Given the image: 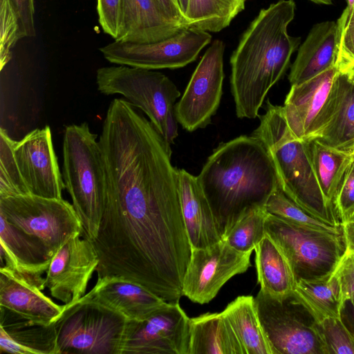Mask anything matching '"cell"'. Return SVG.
Wrapping results in <instances>:
<instances>
[{"label":"cell","instance_id":"obj_1","mask_svg":"<svg viewBox=\"0 0 354 354\" xmlns=\"http://www.w3.org/2000/svg\"><path fill=\"white\" fill-rule=\"evenodd\" d=\"M295 9L293 0L261 9L232 53L230 85L238 118L259 116L267 93L288 70L301 41L288 33Z\"/></svg>","mask_w":354,"mask_h":354},{"label":"cell","instance_id":"obj_2","mask_svg":"<svg viewBox=\"0 0 354 354\" xmlns=\"http://www.w3.org/2000/svg\"><path fill=\"white\" fill-rule=\"evenodd\" d=\"M196 177L222 239L245 212L265 206L269 196L279 187L266 149L252 135L221 142Z\"/></svg>","mask_w":354,"mask_h":354},{"label":"cell","instance_id":"obj_3","mask_svg":"<svg viewBox=\"0 0 354 354\" xmlns=\"http://www.w3.org/2000/svg\"><path fill=\"white\" fill-rule=\"evenodd\" d=\"M252 136L261 141L274 167L279 187L294 202L317 218L342 226L322 194L314 171L309 142L295 136L282 106L268 100L265 114Z\"/></svg>","mask_w":354,"mask_h":354},{"label":"cell","instance_id":"obj_4","mask_svg":"<svg viewBox=\"0 0 354 354\" xmlns=\"http://www.w3.org/2000/svg\"><path fill=\"white\" fill-rule=\"evenodd\" d=\"M62 177L81 221L82 236L93 242L103 213L106 171L97 135L86 122L65 128Z\"/></svg>","mask_w":354,"mask_h":354},{"label":"cell","instance_id":"obj_5","mask_svg":"<svg viewBox=\"0 0 354 354\" xmlns=\"http://www.w3.org/2000/svg\"><path fill=\"white\" fill-rule=\"evenodd\" d=\"M97 90L106 95L119 94L142 110L169 145L178 136L175 114L180 93L165 75L125 65L104 66L96 72Z\"/></svg>","mask_w":354,"mask_h":354},{"label":"cell","instance_id":"obj_6","mask_svg":"<svg viewBox=\"0 0 354 354\" xmlns=\"http://www.w3.org/2000/svg\"><path fill=\"white\" fill-rule=\"evenodd\" d=\"M127 322L120 313L85 295L64 304L55 324V354H121Z\"/></svg>","mask_w":354,"mask_h":354},{"label":"cell","instance_id":"obj_7","mask_svg":"<svg viewBox=\"0 0 354 354\" xmlns=\"http://www.w3.org/2000/svg\"><path fill=\"white\" fill-rule=\"evenodd\" d=\"M265 231L283 252L296 281L330 274L346 248L343 234L295 225L268 213Z\"/></svg>","mask_w":354,"mask_h":354},{"label":"cell","instance_id":"obj_8","mask_svg":"<svg viewBox=\"0 0 354 354\" xmlns=\"http://www.w3.org/2000/svg\"><path fill=\"white\" fill-rule=\"evenodd\" d=\"M0 214L37 238L51 259L72 236L83 234L81 221L73 205L63 198L32 194L0 198Z\"/></svg>","mask_w":354,"mask_h":354},{"label":"cell","instance_id":"obj_9","mask_svg":"<svg viewBox=\"0 0 354 354\" xmlns=\"http://www.w3.org/2000/svg\"><path fill=\"white\" fill-rule=\"evenodd\" d=\"M254 303L273 354H324L317 322L293 292L277 298L260 290Z\"/></svg>","mask_w":354,"mask_h":354},{"label":"cell","instance_id":"obj_10","mask_svg":"<svg viewBox=\"0 0 354 354\" xmlns=\"http://www.w3.org/2000/svg\"><path fill=\"white\" fill-rule=\"evenodd\" d=\"M212 41L209 32L192 28L156 42L137 44L116 41L100 48L111 63L149 70L178 68L197 58Z\"/></svg>","mask_w":354,"mask_h":354},{"label":"cell","instance_id":"obj_11","mask_svg":"<svg viewBox=\"0 0 354 354\" xmlns=\"http://www.w3.org/2000/svg\"><path fill=\"white\" fill-rule=\"evenodd\" d=\"M225 44L215 39L195 68L180 100L175 105L178 123L189 132L212 122L223 94Z\"/></svg>","mask_w":354,"mask_h":354},{"label":"cell","instance_id":"obj_12","mask_svg":"<svg viewBox=\"0 0 354 354\" xmlns=\"http://www.w3.org/2000/svg\"><path fill=\"white\" fill-rule=\"evenodd\" d=\"M189 317L179 301L128 321L121 354H189Z\"/></svg>","mask_w":354,"mask_h":354},{"label":"cell","instance_id":"obj_13","mask_svg":"<svg viewBox=\"0 0 354 354\" xmlns=\"http://www.w3.org/2000/svg\"><path fill=\"white\" fill-rule=\"evenodd\" d=\"M251 254L234 250L223 239L204 248H192L183 296L200 304L209 303L228 280L248 270Z\"/></svg>","mask_w":354,"mask_h":354},{"label":"cell","instance_id":"obj_14","mask_svg":"<svg viewBox=\"0 0 354 354\" xmlns=\"http://www.w3.org/2000/svg\"><path fill=\"white\" fill-rule=\"evenodd\" d=\"M77 234L53 257L44 278V286L53 297L73 304L86 295L89 280L99 264V257L90 240Z\"/></svg>","mask_w":354,"mask_h":354},{"label":"cell","instance_id":"obj_15","mask_svg":"<svg viewBox=\"0 0 354 354\" xmlns=\"http://www.w3.org/2000/svg\"><path fill=\"white\" fill-rule=\"evenodd\" d=\"M15 156L30 194L62 199L65 187L50 128L35 129L16 141Z\"/></svg>","mask_w":354,"mask_h":354},{"label":"cell","instance_id":"obj_16","mask_svg":"<svg viewBox=\"0 0 354 354\" xmlns=\"http://www.w3.org/2000/svg\"><path fill=\"white\" fill-rule=\"evenodd\" d=\"M337 73L335 66L301 84L291 85L282 109L288 127L297 138H317Z\"/></svg>","mask_w":354,"mask_h":354},{"label":"cell","instance_id":"obj_17","mask_svg":"<svg viewBox=\"0 0 354 354\" xmlns=\"http://www.w3.org/2000/svg\"><path fill=\"white\" fill-rule=\"evenodd\" d=\"M43 290L18 272L1 266V313L12 315L15 319L30 324L51 325L61 317L64 305L55 304L41 292Z\"/></svg>","mask_w":354,"mask_h":354},{"label":"cell","instance_id":"obj_18","mask_svg":"<svg viewBox=\"0 0 354 354\" xmlns=\"http://www.w3.org/2000/svg\"><path fill=\"white\" fill-rule=\"evenodd\" d=\"M85 296L116 311L127 321L142 319L167 303L140 284L115 276L97 278Z\"/></svg>","mask_w":354,"mask_h":354},{"label":"cell","instance_id":"obj_19","mask_svg":"<svg viewBox=\"0 0 354 354\" xmlns=\"http://www.w3.org/2000/svg\"><path fill=\"white\" fill-rule=\"evenodd\" d=\"M342 28L338 21L316 24L299 47L288 80L301 84L336 66Z\"/></svg>","mask_w":354,"mask_h":354},{"label":"cell","instance_id":"obj_20","mask_svg":"<svg viewBox=\"0 0 354 354\" xmlns=\"http://www.w3.org/2000/svg\"><path fill=\"white\" fill-rule=\"evenodd\" d=\"M1 261L31 279L44 289L42 274L47 271L52 259L42 243L35 236L10 223L0 214Z\"/></svg>","mask_w":354,"mask_h":354},{"label":"cell","instance_id":"obj_21","mask_svg":"<svg viewBox=\"0 0 354 354\" xmlns=\"http://www.w3.org/2000/svg\"><path fill=\"white\" fill-rule=\"evenodd\" d=\"M178 192L183 216L192 248H204L222 236L197 177L178 169Z\"/></svg>","mask_w":354,"mask_h":354},{"label":"cell","instance_id":"obj_22","mask_svg":"<svg viewBox=\"0 0 354 354\" xmlns=\"http://www.w3.org/2000/svg\"><path fill=\"white\" fill-rule=\"evenodd\" d=\"M330 147L354 151V81L337 73L323 127L316 138Z\"/></svg>","mask_w":354,"mask_h":354},{"label":"cell","instance_id":"obj_23","mask_svg":"<svg viewBox=\"0 0 354 354\" xmlns=\"http://www.w3.org/2000/svg\"><path fill=\"white\" fill-rule=\"evenodd\" d=\"M183 29L165 15L156 0H123L122 28L116 41L153 43Z\"/></svg>","mask_w":354,"mask_h":354},{"label":"cell","instance_id":"obj_24","mask_svg":"<svg viewBox=\"0 0 354 354\" xmlns=\"http://www.w3.org/2000/svg\"><path fill=\"white\" fill-rule=\"evenodd\" d=\"M189 354H245L232 326L221 313L189 318Z\"/></svg>","mask_w":354,"mask_h":354},{"label":"cell","instance_id":"obj_25","mask_svg":"<svg viewBox=\"0 0 354 354\" xmlns=\"http://www.w3.org/2000/svg\"><path fill=\"white\" fill-rule=\"evenodd\" d=\"M254 251L260 290L277 298L292 294L297 281L280 247L266 234Z\"/></svg>","mask_w":354,"mask_h":354},{"label":"cell","instance_id":"obj_26","mask_svg":"<svg viewBox=\"0 0 354 354\" xmlns=\"http://www.w3.org/2000/svg\"><path fill=\"white\" fill-rule=\"evenodd\" d=\"M55 322L49 326L21 320L0 324L1 353L55 354Z\"/></svg>","mask_w":354,"mask_h":354},{"label":"cell","instance_id":"obj_27","mask_svg":"<svg viewBox=\"0 0 354 354\" xmlns=\"http://www.w3.org/2000/svg\"><path fill=\"white\" fill-rule=\"evenodd\" d=\"M293 293L317 323L326 318L341 317L345 301L339 278L334 271L322 278L297 281Z\"/></svg>","mask_w":354,"mask_h":354},{"label":"cell","instance_id":"obj_28","mask_svg":"<svg viewBox=\"0 0 354 354\" xmlns=\"http://www.w3.org/2000/svg\"><path fill=\"white\" fill-rule=\"evenodd\" d=\"M222 313L232 326L245 354H273L257 314L254 297L239 296L229 303Z\"/></svg>","mask_w":354,"mask_h":354},{"label":"cell","instance_id":"obj_29","mask_svg":"<svg viewBox=\"0 0 354 354\" xmlns=\"http://www.w3.org/2000/svg\"><path fill=\"white\" fill-rule=\"evenodd\" d=\"M308 141L320 189L328 207L336 212V194L344 174L353 160L352 154L330 147L316 139Z\"/></svg>","mask_w":354,"mask_h":354},{"label":"cell","instance_id":"obj_30","mask_svg":"<svg viewBox=\"0 0 354 354\" xmlns=\"http://www.w3.org/2000/svg\"><path fill=\"white\" fill-rule=\"evenodd\" d=\"M247 0H188L187 28L217 32L227 28L242 12Z\"/></svg>","mask_w":354,"mask_h":354},{"label":"cell","instance_id":"obj_31","mask_svg":"<svg viewBox=\"0 0 354 354\" xmlns=\"http://www.w3.org/2000/svg\"><path fill=\"white\" fill-rule=\"evenodd\" d=\"M267 214L265 206L249 209L236 221L223 240L239 252H252L266 235Z\"/></svg>","mask_w":354,"mask_h":354},{"label":"cell","instance_id":"obj_32","mask_svg":"<svg viewBox=\"0 0 354 354\" xmlns=\"http://www.w3.org/2000/svg\"><path fill=\"white\" fill-rule=\"evenodd\" d=\"M266 212L291 223L335 234H342V226L332 225L308 213L279 187L269 196L265 204Z\"/></svg>","mask_w":354,"mask_h":354},{"label":"cell","instance_id":"obj_33","mask_svg":"<svg viewBox=\"0 0 354 354\" xmlns=\"http://www.w3.org/2000/svg\"><path fill=\"white\" fill-rule=\"evenodd\" d=\"M12 139L0 129V198L30 194L18 166Z\"/></svg>","mask_w":354,"mask_h":354},{"label":"cell","instance_id":"obj_34","mask_svg":"<svg viewBox=\"0 0 354 354\" xmlns=\"http://www.w3.org/2000/svg\"><path fill=\"white\" fill-rule=\"evenodd\" d=\"M324 354H354V335L340 317L317 323Z\"/></svg>","mask_w":354,"mask_h":354},{"label":"cell","instance_id":"obj_35","mask_svg":"<svg viewBox=\"0 0 354 354\" xmlns=\"http://www.w3.org/2000/svg\"><path fill=\"white\" fill-rule=\"evenodd\" d=\"M24 38L19 19L8 0H0V69L12 57V48Z\"/></svg>","mask_w":354,"mask_h":354},{"label":"cell","instance_id":"obj_36","mask_svg":"<svg viewBox=\"0 0 354 354\" xmlns=\"http://www.w3.org/2000/svg\"><path fill=\"white\" fill-rule=\"evenodd\" d=\"M335 208L341 223L354 216V160L347 167L335 199Z\"/></svg>","mask_w":354,"mask_h":354},{"label":"cell","instance_id":"obj_37","mask_svg":"<svg viewBox=\"0 0 354 354\" xmlns=\"http://www.w3.org/2000/svg\"><path fill=\"white\" fill-rule=\"evenodd\" d=\"M123 0H97L99 23L103 31L116 40L122 24Z\"/></svg>","mask_w":354,"mask_h":354},{"label":"cell","instance_id":"obj_38","mask_svg":"<svg viewBox=\"0 0 354 354\" xmlns=\"http://www.w3.org/2000/svg\"><path fill=\"white\" fill-rule=\"evenodd\" d=\"M337 21L341 26L342 31L336 67L339 73L354 81V28L345 26L341 16Z\"/></svg>","mask_w":354,"mask_h":354},{"label":"cell","instance_id":"obj_39","mask_svg":"<svg viewBox=\"0 0 354 354\" xmlns=\"http://www.w3.org/2000/svg\"><path fill=\"white\" fill-rule=\"evenodd\" d=\"M334 272L339 278L344 300L346 302L354 295V251L346 250L337 265Z\"/></svg>","mask_w":354,"mask_h":354},{"label":"cell","instance_id":"obj_40","mask_svg":"<svg viewBox=\"0 0 354 354\" xmlns=\"http://www.w3.org/2000/svg\"><path fill=\"white\" fill-rule=\"evenodd\" d=\"M8 1L19 19L23 37H34L35 35L34 0Z\"/></svg>","mask_w":354,"mask_h":354},{"label":"cell","instance_id":"obj_41","mask_svg":"<svg viewBox=\"0 0 354 354\" xmlns=\"http://www.w3.org/2000/svg\"><path fill=\"white\" fill-rule=\"evenodd\" d=\"M156 1L168 18L181 27L187 28L177 0Z\"/></svg>","mask_w":354,"mask_h":354},{"label":"cell","instance_id":"obj_42","mask_svg":"<svg viewBox=\"0 0 354 354\" xmlns=\"http://www.w3.org/2000/svg\"><path fill=\"white\" fill-rule=\"evenodd\" d=\"M341 318L349 330L354 335V306L346 301L342 310Z\"/></svg>","mask_w":354,"mask_h":354},{"label":"cell","instance_id":"obj_43","mask_svg":"<svg viewBox=\"0 0 354 354\" xmlns=\"http://www.w3.org/2000/svg\"><path fill=\"white\" fill-rule=\"evenodd\" d=\"M342 225L346 247L354 251V216Z\"/></svg>","mask_w":354,"mask_h":354},{"label":"cell","instance_id":"obj_44","mask_svg":"<svg viewBox=\"0 0 354 354\" xmlns=\"http://www.w3.org/2000/svg\"><path fill=\"white\" fill-rule=\"evenodd\" d=\"M341 17L343 18L344 24L346 26L354 28V8L351 12L345 9Z\"/></svg>","mask_w":354,"mask_h":354},{"label":"cell","instance_id":"obj_45","mask_svg":"<svg viewBox=\"0 0 354 354\" xmlns=\"http://www.w3.org/2000/svg\"><path fill=\"white\" fill-rule=\"evenodd\" d=\"M177 1H178L179 7L180 8L181 12L184 17L186 9H187L188 0H177ZM184 18H185V17H184Z\"/></svg>","mask_w":354,"mask_h":354},{"label":"cell","instance_id":"obj_46","mask_svg":"<svg viewBox=\"0 0 354 354\" xmlns=\"http://www.w3.org/2000/svg\"><path fill=\"white\" fill-rule=\"evenodd\" d=\"M313 3L317 4H324V5H331L333 3V0H310Z\"/></svg>","mask_w":354,"mask_h":354},{"label":"cell","instance_id":"obj_47","mask_svg":"<svg viewBox=\"0 0 354 354\" xmlns=\"http://www.w3.org/2000/svg\"><path fill=\"white\" fill-rule=\"evenodd\" d=\"M347 6L345 9L347 10L348 12H351L354 8V0H346Z\"/></svg>","mask_w":354,"mask_h":354},{"label":"cell","instance_id":"obj_48","mask_svg":"<svg viewBox=\"0 0 354 354\" xmlns=\"http://www.w3.org/2000/svg\"><path fill=\"white\" fill-rule=\"evenodd\" d=\"M351 304L354 306V295L351 297L350 300H348Z\"/></svg>","mask_w":354,"mask_h":354},{"label":"cell","instance_id":"obj_49","mask_svg":"<svg viewBox=\"0 0 354 354\" xmlns=\"http://www.w3.org/2000/svg\"><path fill=\"white\" fill-rule=\"evenodd\" d=\"M352 157H353V160H354V151H353V153H352Z\"/></svg>","mask_w":354,"mask_h":354}]
</instances>
